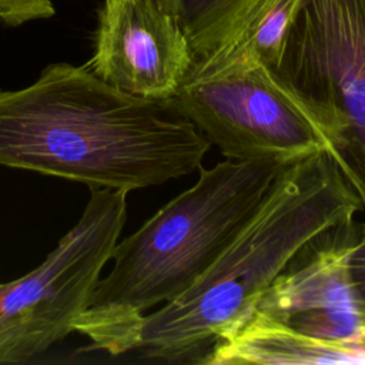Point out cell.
<instances>
[{
	"label": "cell",
	"mask_w": 365,
	"mask_h": 365,
	"mask_svg": "<svg viewBox=\"0 0 365 365\" xmlns=\"http://www.w3.org/2000/svg\"><path fill=\"white\" fill-rule=\"evenodd\" d=\"M210 141L170 100L128 94L86 64L54 63L0 90V165L130 192L197 171Z\"/></svg>",
	"instance_id": "1"
},
{
	"label": "cell",
	"mask_w": 365,
	"mask_h": 365,
	"mask_svg": "<svg viewBox=\"0 0 365 365\" xmlns=\"http://www.w3.org/2000/svg\"><path fill=\"white\" fill-rule=\"evenodd\" d=\"M361 210L328 150L292 163L218 258L182 294L143 317L133 352L148 361L201 365L307 240Z\"/></svg>",
	"instance_id": "2"
},
{
	"label": "cell",
	"mask_w": 365,
	"mask_h": 365,
	"mask_svg": "<svg viewBox=\"0 0 365 365\" xmlns=\"http://www.w3.org/2000/svg\"><path fill=\"white\" fill-rule=\"evenodd\" d=\"M51 0H0V20L10 27L54 16Z\"/></svg>",
	"instance_id": "12"
},
{
	"label": "cell",
	"mask_w": 365,
	"mask_h": 365,
	"mask_svg": "<svg viewBox=\"0 0 365 365\" xmlns=\"http://www.w3.org/2000/svg\"><path fill=\"white\" fill-rule=\"evenodd\" d=\"M269 0H158L184 33L192 61L234 44Z\"/></svg>",
	"instance_id": "10"
},
{
	"label": "cell",
	"mask_w": 365,
	"mask_h": 365,
	"mask_svg": "<svg viewBox=\"0 0 365 365\" xmlns=\"http://www.w3.org/2000/svg\"><path fill=\"white\" fill-rule=\"evenodd\" d=\"M192 64L188 41L158 0H104L86 67L128 94L168 100Z\"/></svg>",
	"instance_id": "8"
},
{
	"label": "cell",
	"mask_w": 365,
	"mask_h": 365,
	"mask_svg": "<svg viewBox=\"0 0 365 365\" xmlns=\"http://www.w3.org/2000/svg\"><path fill=\"white\" fill-rule=\"evenodd\" d=\"M272 71L365 210V0H302Z\"/></svg>",
	"instance_id": "4"
},
{
	"label": "cell",
	"mask_w": 365,
	"mask_h": 365,
	"mask_svg": "<svg viewBox=\"0 0 365 365\" xmlns=\"http://www.w3.org/2000/svg\"><path fill=\"white\" fill-rule=\"evenodd\" d=\"M361 222L341 220L307 240L259 294L252 309L295 331L365 344V322L349 274Z\"/></svg>",
	"instance_id": "7"
},
{
	"label": "cell",
	"mask_w": 365,
	"mask_h": 365,
	"mask_svg": "<svg viewBox=\"0 0 365 365\" xmlns=\"http://www.w3.org/2000/svg\"><path fill=\"white\" fill-rule=\"evenodd\" d=\"M349 274L354 294L365 322V221L361 222V234L349 257Z\"/></svg>",
	"instance_id": "13"
},
{
	"label": "cell",
	"mask_w": 365,
	"mask_h": 365,
	"mask_svg": "<svg viewBox=\"0 0 365 365\" xmlns=\"http://www.w3.org/2000/svg\"><path fill=\"white\" fill-rule=\"evenodd\" d=\"M298 161V160H297ZM295 161L264 157L200 167L198 180L117 241L77 332L86 349L133 352L144 311L182 294L227 248Z\"/></svg>",
	"instance_id": "3"
},
{
	"label": "cell",
	"mask_w": 365,
	"mask_h": 365,
	"mask_svg": "<svg viewBox=\"0 0 365 365\" xmlns=\"http://www.w3.org/2000/svg\"><path fill=\"white\" fill-rule=\"evenodd\" d=\"M365 365V344L312 336L252 309L222 334L201 365Z\"/></svg>",
	"instance_id": "9"
},
{
	"label": "cell",
	"mask_w": 365,
	"mask_h": 365,
	"mask_svg": "<svg viewBox=\"0 0 365 365\" xmlns=\"http://www.w3.org/2000/svg\"><path fill=\"white\" fill-rule=\"evenodd\" d=\"M127 194L91 188L80 220L46 259L0 284V364H24L77 329L125 224Z\"/></svg>",
	"instance_id": "5"
},
{
	"label": "cell",
	"mask_w": 365,
	"mask_h": 365,
	"mask_svg": "<svg viewBox=\"0 0 365 365\" xmlns=\"http://www.w3.org/2000/svg\"><path fill=\"white\" fill-rule=\"evenodd\" d=\"M301 1L302 0H269L259 16L234 44L214 54L240 53L254 56L274 70L279 61L285 36Z\"/></svg>",
	"instance_id": "11"
},
{
	"label": "cell",
	"mask_w": 365,
	"mask_h": 365,
	"mask_svg": "<svg viewBox=\"0 0 365 365\" xmlns=\"http://www.w3.org/2000/svg\"><path fill=\"white\" fill-rule=\"evenodd\" d=\"M168 100L228 160L297 161L327 150L315 123L254 56L225 53L192 61Z\"/></svg>",
	"instance_id": "6"
}]
</instances>
